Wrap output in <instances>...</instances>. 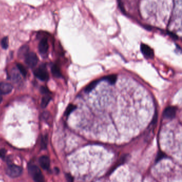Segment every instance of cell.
<instances>
[{
	"instance_id": "1",
	"label": "cell",
	"mask_w": 182,
	"mask_h": 182,
	"mask_svg": "<svg viewBox=\"0 0 182 182\" xmlns=\"http://www.w3.org/2000/svg\"><path fill=\"white\" fill-rule=\"evenodd\" d=\"M28 173L34 181L37 182H42L44 181L43 176L41 170L37 166L33 164L28 166Z\"/></svg>"
},
{
	"instance_id": "2",
	"label": "cell",
	"mask_w": 182,
	"mask_h": 182,
	"mask_svg": "<svg viewBox=\"0 0 182 182\" xmlns=\"http://www.w3.org/2000/svg\"><path fill=\"white\" fill-rule=\"evenodd\" d=\"M23 169L21 167L15 165H9L7 169V175L12 178H17L22 175Z\"/></svg>"
},
{
	"instance_id": "3",
	"label": "cell",
	"mask_w": 182,
	"mask_h": 182,
	"mask_svg": "<svg viewBox=\"0 0 182 182\" xmlns=\"http://www.w3.org/2000/svg\"><path fill=\"white\" fill-rule=\"evenodd\" d=\"M25 62L26 65L28 66L29 67L33 68L34 67L37 65V62H38V57L37 56V54L30 52H28V54L25 56Z\"/></svg>"
},
{
	"instance_id": "4",
	"label": "cell",
	"mask_w": 182,
	"mask_h": 182,
	"mask_svg": "<svg viewBox=\"0 0 182 182\" xmlns=\"http://www.w3.org/2000/svg\"><path fill=\"white\" fill-rule=\"evenodd\" d=\"M34 74L38 79L41 81H46L49 79V74L45 69V67H40L34 71Z\"/></svg>"
},
{
	"instance_id": "5",
	"label": "cell",
	"mask_w": 182,
	"mask_h": 182,
	"mask_svg": "<svg viewBox=\"0 0 182 182\" xmlns=\"http://www.w3.org/2000/svg\"><path fill=\"white\" fill-rule=\"evenodd\" d=\"M177 112V108L175 106H168L165 109L163 116L166 119H172L175 118Z\"/></svg>"
},
{
	"instance_id": "6",
	"label": "cell",
	"mask_w": 182,
	"mask_h": 182,
	"mask_svg": "<svg viewBox=\"0 0 182 182\" xmlns=\"http://www.w3.org/2000/svg\"><path fill=\"white\" fill-rule=\"evenodd\" d=\"M141 49L142 54L146 58L148 59H153L154 57V52L152 48L146 45L145 44H141Z\"/></svg>"
},
{
	"instance_id": "7",
	"label": "cell",
	"mask_w": 182,
	"mask_h": 182,
	"mask_svg": "<svg viewBox=\"0 0 182 182\" xmlns=\"http://www.w3.org/2000/svg\"><path fill=\"white\" fill-rule=\"evenodd\" d=\"M13 89V87L11 84L7 82L0 83V95L9 94Z\"/></svg>"
},
{
	"instance_id": "8",
	"label": "cell",
	"mask_w": 182,
	"mask_h": 182,
	"mask_svg": "<svg viewBox=\"0 0 182 182\" xmlns=\"http://www.w3.org/2000/svg\"><path fill=\"white\" fill-rule=\"evenodd\" d=\"M49 49V43L47 39H43L41 40L39 45V50L40 54L42 55H45L47 54Z\"/></svg>"
},
{
	"instance_id": "9",
	"label": "cell",
	"mask_w": 182,
	"mask_h": 182,
	"mask_svg": "<svg viewBox=\"0 0 182 182\" xmlns=\"http://www.w3.org/2000/svg\"><path fill=\"white\" fill-rule=\"evenodd\" d=\"M39 163L43 169L48 170L49 168L50 165V161L49 157L46 155L41 156L39 159Z\"/></svg>"
},
{
	"instance_id": "10",
	"label": "cell",
	"mask_w": 182,
	"mask_h": 182,
	"mask_svg": "<svg viewBox=\"0 0 182 182\" xmlns=\"http://www.w3.org/2000/svg\"><path fill=\"white\" fill-rule=\"evenodd\" d=\"M101 81H102V79L96 80L91 82L90 84H88V86L86 87L85 89H84L85 92L88 93V92L91 91L96 87L97 84H98L99 82Z\"/></svg>"
},
{
	"instance_id": "11",
	"label": "cell",
	"mask_w": 182,
	"mask_h": 182,
	"mask_svg": "<svg viewBox=\"0 0 182 182\" xmlns=\"http://www.w3.org/2000/svg\"><path fill=\"white\" fill-rule=\"evenodd\" d=\"M102 80H105L110 84H116L117 80V75L116 74L107 75L102 79Z\"/></svg>"
},
{
	"instance_id": "12",
	"label": "cell",
	"mask_w": 182,
	"mask_h": 182,
	"mask_svg": "<svg viewBox=\"0 0 182 182\" xmlns=\"http://www.w3.org/2000/svg\"><path fill=\"white\" fill-rule=\"evenodd\" d=\"M52 75H54L55 77L59 78L62 77V73L60 69L57 65H54L52 67Z\"/></svg>"
},
{
	"instance_id": "13",
	"label": "cell",
	"mask_w": 182,
	"mask_h": 182,
	"mask_svg": "<svg viewBox=\"0 0 182 182\" xmlns=\"http://www.w3.org/2000/svg\"><path fill=\"white\" fill-rule=\"evenodd\" d=\"M28 50H29V48H28V47L27 45H24V46H23L19 50V52H18V56L20 57H25L27 54H28Z\"/></svg>"
},
{
	"instance_id": "14",
	"label": "cell",
	"mask_w": 182,
	"mask_h": 182,
	"mask_svg": "<svg viewBox=\"0 0 182 182\" xmlns=\"http://www.w3.org/2000/svg\"><path fill=\"white\" fill-rule=\"evenodd\" d=\"M128 157V155H127V154L122 156L121 158L120 159V160H119V161H118V162L116 164V165L114 166L113 168H112L110 172L109 173H109H112V171H113L114 170V169H116V168H117V167L119 166V165H122V164H123V163L125 162L127 160Z\"/></svg>"
},
{
	"instance_id": "15",
	"label": "cell",
	"mask_w": 182,
	"mask_h": 182,
	"mask_svg": "<svg viewBox=\"0 0 182 182\" xmlns=\"http://www.w3.org/2000/svg\"><path fill=\"white\" fill-rule=\"evenodd\" d=\"M50 100H51V97L49 96L46 95L45 96L43 97L41 101V107L42 108H45L47 107V105L49 104Z\"/></svg>"
},
{
	"instance_id": "16",
	"label": "cell",
	"mask_w": 182,
	"mask_h": 182,
	"mask_svg": "<svg viewBox=\"0 0 182 182\" xmlns=\"http://www.w3.org/2000/svg\"><path fill=\"white\" fill-rule=\"evenodd\" d=\"M77 109V106L73 104H70L67 107L66 111L65 112V116H68L70 115V114L74 111Z\"/></svg>"
},
{
	"instance_id": "17",
	"label": "cell",
	"mask_w": 182,
	"mask_h": 182,
	"mask_svg": "<svg viewBox=\"0 0 182 182\" xmlns=\"http://www.w3.org/2000/svg\"><path fill=\"white\" fill-rule=\"evenodd\" d=\"M1 45L3 49H7V48L9 47V39L8 37H3L1 42Z\"/></svg>"
},
{
	"instance_id": "18",
	"label": "cell",
	"mask_w": 182,
	"mask_h": 182,
	"mask_svg": "<svg viewBox=\"0 0 182 182\" xmlns=\"http://www.w3.org/2000/svg\"><path fill=\"white\" fill-rule=\"evenodd\" d=\"M17 66L18 70L20 71V73H21L24 77H26L27 72V70L25 69V67H24V65H23L21 64H17Z\"/></svg>"
},
{
	"instance_id": "19",
	"label": "cell",
	"mask_w": 182,
	"mask_h": 182,
	"mask_svg": "<svg viewBox=\"0 0 182 182\" xmlns=\"http://www.w3.org/2000/svg\"><path fill=\"white\" fill-rule=\"evenodd\" d=\"M167 156L166 154H165L164 152H162V151H159L158 153L157 156H156V159H155V162H158L159 161L162 160V159L165 158Z\"/></svg>"
},
{
	"instance_id": "20",
	"label": "cell",
	"mask_w": 182,
	"mask_h": 182,
	"mask_svg": "<svg viewBox=\"0 0 182 182\" xmlns=\"http://www.w3.org/2000/svg\"><path fill=\"white\" fill-rule=\"evenodd\" d=\"M41 147L43 148H47V138L43 137L41 140Z\"/></svg>"
},
{
	"instance_id": "21",
	"label": "cell",
	"mask_w": 182,
	"mask_h": 182,
	"mask_svg": "<svg viewBox=\"0 0 182 182\" xmlns=\"http://www.w3.org/2000/svg\"><path fill=\"white\" fill-rule=\"evenodd\" d=\"M12 78H13V80H18L20 79V75H19V74H18V73L16 71H13V72H12Z\"/></svg>"
},
{
	"instance_id": "22",
	"label": "cell",
	"mask_w": 182,
	"mask_h": 182,
	"mask_svg": "<svg viewBox=\"0 0 182 182\" xmlns=\"http://www.w3.org/2000/svg\"><path fill=\"white\" fill-rule=\"evenodd\" d=\"M40 91L42 94H48L49 93V91L48 90V89L47 87H43V86L41 87Z\"/></svg>"
},
{
	"instance_id": "23",
	"label": "cell",
	"mask_w": 182,
	"mask_h": 182,
	"mask_svg": "<svg viewBox=\"0 0 182 182\" xmlns=\"http://www.w3.org/2000/svg\"><path fill=\"white\" fill-rule=\"evenodd\" d=\"M66 180L69 182H73V180H74V178H73V176L71 175V174H70V173H67V174H66Z\"/></svg>"
}]
</instances>
